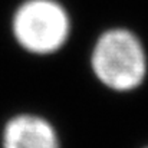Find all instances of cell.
<instances>
[{"label":"cell","mask_w":148,"mask_h":148,"mask_svg":"<svg viewBox=\"0 0 148 148\" xmlns=\"http://www.w3.org/2000/svg\"><path fill=\"white\" fill-rule=\"evenodd\" d=\"M91 63L99 81L119 92L135 89L147 75L144 48L138 38L125 29H112L101 35Z\"/></svg>","instance_id":"cell-1"},{"label":"cell","mask_w":148,"mask_h":148,"mask_svg":"<svg viewBox=\"0 0 148 148\" xmlns=\"http://www.w3.org/2000/svg\"><path fill=\"white\" fill-rule=\"evenodd\" d=\"M13 33L22 48L48 55L60 49L69 35L65 9L53 0H29L13 17Z\"/></svg>","instance_id":"cell-2"},{"label":"cell","mask_w":148,"mask_h":148,"mask_svg":"<svg viewBox=\"0 0 148 148\" xmlns=\"http://www.w3.org/2000/svg\"><path fill=\"white\" fill-rule=\"evenodd\" d=\"M3 148H59V140L46 119L17 115L3 130Z\"/></svg>","instance_id":"cell-3"},{"label":"cell","mask_w":148,"mask_h":148,"mask_svg":"<svg viewBox=\"0 0 148 148\" xmlns=\"http://www.w3.org/2000/svg\"><path fill=\"white\" fill-rule=\"evenodd\" d=\"M147 148H148V147H147Z\"/></svg>","instance_id":"cell-4"}]
</instances>
